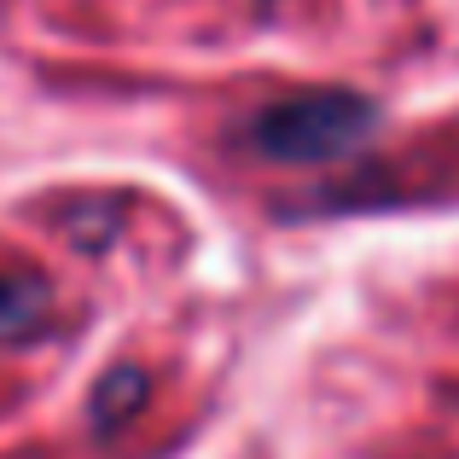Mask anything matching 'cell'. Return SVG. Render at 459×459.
I'll return each instance as SVG.
<instances>
[{
  "label": "cell",
  "mask_w": 459,
  "mask_h": 459,
  "mask_svg": "<svg viewBox=\"0 0 459 459\" xmlns=\"http://www.w3.org/2000/svg\"><path fill=\"white\" fill-rule=\"evenodd\" d=\"M372 128H378V105L367 93L314 88V93H291V100L256 111L245 140L273 163H332V157L355 152Z\"/></svg>",
  "instance_id": "6da1fadb"
},
{
  "label": "cell",
  "mask_w": 459,
  "mask_h": 459,
  "mask_svg": "<svg viewBox=\"0 0 459 459\" xmlns=\"http://www.w3.org/2000/svg\"><path fill=\"white\" fill-rule=\"evenodd\" d=\"M41 314H47V280H30V273H0V337L35 332Z\"/></svg>",
  "instance_id": "7a4b0ae2"
},
{
  "label": "cell",
  "mask_w": 459,
  "mask_h": 459,
  "mask_svg": "<svg viewBox=\"0 0 459 459\" xmlns=\"http://www.w3.org/2000/svg\"><path fill=\"white\" fill-rule=\"evenodd\" d=\"M140 402H146V372H134V367H128V372H111V378L100 384V395H93V425H100V430H117V425H123V407L134 413Z\"/></svg>",
  "instance_id": "3957f363"
}]
</instances>
